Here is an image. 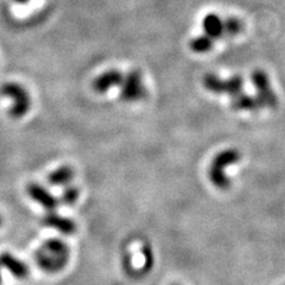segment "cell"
<instances>
[{"label":"cell","instance_id":"1","mask_svg":"<svg viewBox=\"0 0 285 285\" xmlns=\"http://www.w3.org/2000/svg\"><path fill=\"white\" fill-rule=\"evenodd\" d=\"M69 255V247L65 241L61 239H49L38 247L34 258L40 269L48 273H56L67 266Z\"/></svg>","mask_w":285,"mask_h":285},{"label":"cell","instance_id":"2","mask_svg":"<svg viewBox=\"0 0 285 285\" xmlns=\"http://www.w3.org/2000/svg\"><path fill=\"white\" fill-rule=\"evenodd\" d=\"M241 160V154L237 149H226L220 151L213 158L208 169V177L210 183L217 189L225 190L230 188L231 178L226 174V169L232 165L239 163Z\"/></svg>","mask_w":285,"mask_h":285},{"label":"cell","instance_id":"3","mask_svg":"<svg viewBox=\"0 0 285 285\" xmlns=\"http://www.w3.org/2000/svg\"><path fill=\"white\" fill-rule=\"evenodd\" d=\"M0 95L12 99L13 105L9 110V115L13 119H20L31 108V97L22 84L17 82H6L0 87Z\"/></svg>","mask_w":285,"mask_h":285},{"label":"cell","instance_id":"4","mask_svg":"<svg viewBox=\"0 0 285 285\" xmlns=\"http://www.w3.org/2000/svg\"><path fill=\"white\" fill-rule=\"evenodd\" d=\"M137 251H129L124 258L125 271L131 277H140L151 270L153 265V252L149 244H140L137 246Z\"/></svg>","mask_w":285,"mask_h":285},{"label":"cell","instance_id":"5","mask_svg":"<svg viewBox=\"0 0 285 285\" xmlns=\"http://www.w3.org/2000/svg\"><path fill=\"white\" fill-rule=\"evenodd\" d=\"M119 87H120V99L126 103H136L144 99L146 95L143 75L138 69L125 74Z\"/></svg>","mask_w":285,"mask_h":285},{"label":"cell","instance_id":"6","mask_svg":"<svg viewBox=\"0 0 285 285\" xmlns=\"http://www.w3.org/2000/svg\"><path fill=\"white\" fill-rule=\"evenodd\" d=\"M251 81L257 91L256 99L258 100L260 106L274 110L278 105L277 94L274 93L269 76L263 70H255L251 75Z\"/></svg>","mask_w":285,"mask_h":285},{"label":"cell","instance_id":"7","mask_svg":"<svg viewBox=\"0 0 285 285\" xmlns=\"http://www.w3.org/2000/svg\"><path fill=\"white\" fill-rule=\"evenodd\" d=\"M27 194L30 195V198L34 200L35 202L40 203L44 209L52 212L57 208L59 201L51 194L49 190L44 188L43 185L38 184V183H30L27 185Z\"/></svg>","mask_w":285,"mask_h":285},{"label":"cell","instance_id":"8","mask_svg":"<svg viewBox=\"0 0 285 285\" xmlns=\"http://www.w3.org/2000/svg\"><path fill=\"white\" fill-rule=\"evenodd\" d=\"M122 77H124V74L117 69L107 70L93 81L91 87L98 94H104L110 90L111 88L120 86Z\"/></svg>","mask_w":285,"mask_h":285},{"label":"cell","instance_id":"9","mask_svg":"<svg viewBox=\"0 0 285 285\" xmlns=\"http://www.w3.org/2000/svg\"><path fill=\"white\" fill-rule=\"evenodd\" d=\"M42 224L45 227H50L52 230L58 231L59 233L70 235L75 233L76 231V224L72 219L67 216L58 215L56 213H48L47 215L42 217Z\"/></svg>","mask_w":285,"mask_h":285},{"label":"cell","instance_id":"10","mask_svg":"<svg viewBox=\"0 0 285 285\" xmlns=\"http://www.w3.org/2000/svg\"><path fill=\"white\" fill-rule=\"evenodd\" d=\"M0 267H4L12 273L13 277L17 279H24L29 274V269L26 264H24L22 260L17 259L11 253H2L0 255Z\"/></svg>","mask_w":285,"mask_h":285},{"label":"cell","instance_id":"11","mask_svg":"<svg viewBox=\"0 0 285 285\" xmlns=\"http://www.w3.org/2000/svg\"><path fill=\"white\" fill-rule=\"evenodd\" d=\"M205 35L212 38L213 41L219 40L224 36V20L215 13H209L203 18L202 22Z\"/></svg>","mask_w":285,"mask_h":285},{"label":"cell","instance_id":"12","mask_svg":"<svg viewBox=\"0 0 285 285\" xmlns=\"http://www.w3.org/2000/svg\"><path fill=\"white\" fill-rule=\"evenodd\" d=\"M231 106L234 111L241 112V111H247V112H257L259 111L262 106H260L258 100L256 98L249 97V95L245 93H239L235 97L231 98Z\"/></svg>","mask_w":285,"mask_h":285},{"label":"cell","instance_id":"13","mask_svg":"<svg viewBox=\"0 0 285 285\" xmlns=\"http://www.w3.org/2000/svg\"><path fill=\"white\" fill-rule=\"evenodd\" d=\"M74 176H75L74 169L72 167H68V165H63V167L56 169L48 176V181L51 185H68L73 181Z\"/></svg>","mask_w":285,"mask_h":285},{"label":"cell","instance_id":"14","mask_svg":"<svg viewBox=\"0 0 285 285\" xmlns=\"http://www.w3.org/2000/svg\"><path fill=\"white\" fill-rule=\"evenodd\" d=\"M203 86L207 90H209L210 93L220 95L224 94V89H225V80L220 79L216 74L209 73L206 74L205 77L202 80Z\"/></svg>","mask_w":285,"mask_h":285},{"label":"cell","instance_id":"15","mask_svg":"<svg viewBox=\"0 0 285 285\" xmlns=\"http://www.w3.org/2000/svg\"><path fill=\"white\" fill-rule=\"evenodd\" d=\"M190 49L193 51L196 52V54H205V52H208L212 50L214 41L212 38L207 36V35H202V36H198L195 38H193L190 41Z\"/></svg>","mask_w":285,"mask_h":285},{"label":"cell","instance_id":"16","mask_svg":"<svg viewBox=\"0 0 285 285\" xmlns=\"http://www.w3.org/2000/svg\"><path fill=\"white\" fill-rule=\"evenodd\" d=\"M242 87H244V80L240 75H234L231 79L225 80V89L224 94H227L228 97L233 98L235 95L241 93Z\"/></svg>","mask_w":285,"mask_h":285},{"label":"cell","instance_id":"17","mask_svg":"<svg viewBox=\"0 0 285 285\" xmlns=\"http://www.w3.org/2000/svg\"><path fill=\"white\" fill-rule=\"evenodd\" d=\"M244 30V23L240 19L231 17L224 22V36L235 37L240 35Z\"/></svg>","mask_w":285,"mask_h":285},{"label":"cell","instance_id":"18","mask_svg":"<svg viewBox=\"0 0 285 285\" xmlns=\"http://www.w3.org/2000/svg\"><path fill=\"white\" fill-rule=\"evenodd\" d=\"M80 196V190L77 186L74 185H67V188L62 192L61 198H59V202L63 203L66 206H73L74 203H76Z\"/></svg>","mask_w":285,"mask_h":285},{"label":"cell","instance_id":"19","mask_svg":"<svg viewBox=\"0 0 285 285\" xmlns=\"http://www.w3.org/2000/svg\"><path fill=\"white\" fill-rule=\"evenodd\" d=\"M13 2L17 3V4H26V3H29L30 0H13Z\"/></svg>","mask_w":285,"mask_h":285},{"label":"cell","instance_id":"20","mask_svg":"<svg viewBox=\"0 0 285 285\" xmlns=\"http://www.w3.org/2000/svg\"><path fill=\"white\" fill-rule=\"evenodd\" d=\"M0 226H2V216H0Z\"/></svg>","mask_w":285,"mask_h":285},{"label":"cell","instance_id":"21","mask_svg":"<svg viewBox=\"0 0 285 285\" xmlns=\"http://www.w3.org/2000/svg\"><path fill=\"white\" fill-rule=\"evenodd\" d=\"M172 285H177V284H172Z\"/></svg>","mask_w":285,"mask_h":285}]
</instances>
